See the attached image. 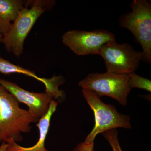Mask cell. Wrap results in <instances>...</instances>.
<instances>
[{"label": "cell", "instance_id": "7", "mask_svg": "<svg viewBox=\"0 0 151 151\" xmlns=\"http://www.w3.org/2000/svg\"><path fill=\"white\" fill-rule=\"evenodd\" d=\"M116 40V36L107 30L91 31L73 30L65 32L62 37L63 43L78 55H99L105 43Z\"/></svg>", "mask_w": 151, "mask_h": 151}, {"label": "cell", "instance_id": "14", "mask_svg": "<svg viewBox=\"0 0 151 151\" xmlns=\"http://www.w3.org/2000/svg\"><path fill=\"white\" fill-rule=\"evenodd\" d=\"M94 142L89 144L84 142L79 143L73 151H94Z\"/></svg>", "mask_w": 151, "mask_h": 151}, {"label": "cell", "instance_id": "9", "mask_svg": "<svg viewBox=\"0 0 151 151\" xmlns=\"http://www.w3.org/2000/svg\"><path fill=\"white\" fill-rule=\"evenodd\" d=\"M0 73L5 75L13 73H20L35 78L44 84L45 92L51 94L54 97V100L58 103L64 101L66 97L65 92L58 88L60 85L65 83V79L63 76H55L50 78L39 77L34 71L15 65L2 58H0Z\"/></svg>", "mask_w": 151, "mask_h": 151}, {"label": "cell", "instance_id": "2", "mask_svg": "<svg viewBox=\"0 0 151 151\" xmlns=\"http://www.w3.org/2000/svg\"><path fill=\"white\" fill-rule=\"evenodd\" d=\"M52 1H27L15 20L12 23L8 32L3 36L1 43L9 53L19 57L22 53L24 41L39 18L48 9L55 5Z\"/></svg>", "mask_w": 151, "mask_h": 151}, {"label": "cell", "instance_id": "6", "mask_svg": "<svg viewBox=\"0 0 151 151\" xmlns=\"http://www.w3.org/2000/svg\"><path fill=\"white\" fill-rule=\"evenodd\" d=\"M99 55L104 59L107 72L121 74L136 72L143 58L142 52L135 50L130 44H119L116 40L104 45Z\"/></svg>", "mask_w": 151, "mask_h": 151}, {"label": "cell", "instance_id": "12", "mask_svg": "<svg viewBox=\"0 0 151 151\" xmlns=\"http://www.w3.org/2000/svg\"><path fill=\"white\" fill-rule=\"evenodd\" d=\"M130 78V85L132 89L134 88L143 89L151 92V81L148 78H144L134 72L129 74Z\"/></svg>", "mask_w": 151, "mask_h": 151}, {"label": "cell", "instance_id": "3", "mask_svg": "<svg viewBox=\"0 0 151 151\" xmlns=\"http://www.w3.org/2000/svg\"><path fill=\"white\" fill-rule=\"evenodd\" d=\"M132 11L119 18L120 27L129 30L142 49V61L151 63V4L147 0H134Z\"/></svg>", "mask_w": 151, "mask_h": 151}, {"label": "cell", "instance_id": "16", "mask_svg": "<svg viewBox=\"0 0 151 151\" xmlns=\"http://www.w3.org/2000/svg\"><path fill=\"white\" fill-rule=\"evenodd\" d=\"M3 37V36L2 35L1 33V31H0V43H1V42L2 39ZM0 58H1V54H0Z\"/></svg>", "mask_w": 151, "mask_h": 151}, {"label": "cell", "instance_id": "8", "mask_svg": "<svg viewBox=\"0 0 151 151\" xmlns=\"http://www.w3.org/2000/svg\"><path fill=\"white\" fill-rule=\"evenodd\" d=\"M0 84L15 97L19 103L26 104L30 113L39 120L46 114L53 96L47 92L35 93L27 91L12 81L0 78Z\"/></svg>", "mask_w": 151, "mask_h": 151}, {"label": "cell", "instance_id": "10", "mask_svg": "<svg viewBox=\"0 0 151 151\" xmlns=\"http://www.w3.org/2000/svg\"><path fill=\"white\" fill-rule=\"evenodd\" d=\"M58 103L52 100L46 114L39 119L37 127L39 131V138L36 144L31 147H25L19 145L13 140L6 143V151H49L45 148V142L48 134L52 116L56 111Z\"/></svg>", "mask_w": 151, "mask_h": 151}, {"label": "cell", "instance_id": "11", "mask_svg": "<svg viewBox=\"0 0 151 151\" xmlns=\"http://www.w3.org/2000/svg\"><path fill=\"white\" fill-rule=\"evenodd\" d=\"M27 4V1L21 0H0V31L3 36Z\"/></svg>", "mask_w": 151, "mask_h": 151}, {"label": "cell", "instance_id": "15", "mask_svg": "<svg viewBox=\"0 0 151 151\" xmlns=\"http://www.w3.org/2000/svg\"><path fill=\"white\" fill-rule=\"evenodd\" d=\"M7 144L6 142H3L0 146V151H6Z\"/></svg>", "mask_w": 151, "mask_h": 151}, {"label": "cell", "instance_id": "4", "mask_svg": "<svg viewBox=\"0 0 151 151\" xmlns=\"http://www.w3.org/2000/svg\"><path fill=\"white\" fill-rule=\"evenodd\" d=\"M82 94L93 111L95 124L93 129L85 139L84 142H94L97 135L108 130L118 128H131L129 116L119 113L114 105L105 104L96 93L82 89Z\"/></svg>", "mask_w": 151, "mask_h": 151}, {"label": "cell", "instance_id": "13", "mask_svg": "<svg viewBox=\"0 0 151 151\" xmlns=\"http://www.w3.org/2000/svg\"><path fill=\"white\" fill-rule=\"evenodd\" d=\"M101 134L111 145L113 151H122L118 140V131L116 129L108 130Z\"/></svg>", "mask_w": 151, "mask_h": 151}, {"label": "cell", "instance_id": "5", "mask_svg": "<svg viewBox=\"0 0 151 151\" xmlns=\"http://www.w3.org/2000/svg\"><path fill=\"white\" fill-rule=\"evenodd\" d=\"M78 86L82 89L94 92L100 97H112L124 106L127 105V98L132 89L129 74L107 71L103 73H90L79 81Z\"/></svg>", "mask_w": 151, "mask_h": 151}, {"label": "cell", "instance_id": "1", "mask_svg": "<svg viewBox=\"0 0 151 151\" xmlns=\"http://www.w3.org/2000/svg\"><path fill=\"white\" fill-rule=\"evenodd\" d=\"M39 120L29 111L20 108L15 97L0 84V143L11 140L21 142V133H29L30 124Z\"/></svg>", "mask_w": 151, "mask_h": 151}]
</instances>
